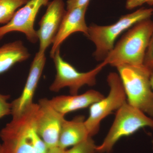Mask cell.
I'll use <instances>...</instances> for the list:
<instances>
[{
  "label": "cell",
  "instance_id": "obj_16",
  "mask_svg": "<svg viewBox=\"0 0 153 153\" xmlns=\"http://www.w3.org/2000/svg\"><path fill=\"white\" fill-rule=\"evenodd\" d=\"M30 0H0V24L6 25L19 8Z\"/></svg>",
  "mask_w": 153,
  "mask_h": 153
},
{
  "label": "cell",
  "instance_id": "obj_14",
  "mask_svg": "<svg viewBox=\"0 0 153 153\" xmlns=\"http://www.w3.org/2000/svg\"><path fill=\"white\" fill-rule=\"evenodd\" d=\"M83 116L75 117L71 120L63 121L60 131L58 146L64 149L73 146L90 137Z\"/></svg>",
  "mask_w": 153,
  "mask_h": 153
},
{
  "label": "cell",
  "instance_id": "obj_20",
  "mask_svg": "<svg viewBox=\"0 0 153 153\" xmlns=\"http://www.w3.org/2000/svg\"><path fill=\"white\" fill-rule=\"evenodd\" d=\"M153 63V31L151 36L149 44L146 52L144 64L146 65Z\"/></svg>",
  "mask_w": 153,
  "mask_h": 153
},
{
  "label": "cell",
  "instance_id": "obj_8",
  "mask_svg": "<svg viewBox=\"0 0 153 153\" xmlns=\"http://www.w3.org/2000/svg\"><path fill=\"white\" fill-rule=\"evenodd\" d=\"M50 0H30L18 10L7 23L0 27V41L8 33L21 32L28 41L35 44L38 41L37 31L34 28L36 17L41 7L48 5Z\"/></svg>",
  "mask_w": 153,
  "mask_h": 153
},
{
  "label": "cell",
  "instance_id": "obj_6",
  "mask_svg": "<svg viewBox=\"0 0 153 153\" xmlns=\"http://www.w3.org/2000/svg\"><path fill=\"white\" fill-rule=\"evenodd\" d=\"M56 68L54 81L49 87L53 92H58L63 88H69L71 95H76L82 86H93L96 83V77L102 68L107 65L104 61L90 71L81 72L71 64L63 60L60 55V48L57 49L52 57Z\"/></svg>",
  "mask_w": 153,
  "mask_h": 153
},
{
  "label": "cell",
  "instance_id": "obj_4",
  "mask_svg": "<svg viewBox=\"0 0 153 153\" xmlns=\"http://www.w3.org/2000/svg\"><path fill=\"white\" fill-rule=\"evenodd\" d=\"M153 15V8L142 7L122 16L112 25L100 26L92 24L88 26L87 37L95 45L93 55L96 60L103 61L112 51L116 40L121 34L138 22L151 19Z\"/></svg>",
  "mask_w": 153,
  "mask_h": 153
},
{
  "label": "cell",
  "instance_id": "obj_13",
  "mask_svg": "<svg viewBox=\"0 0 153 153\" xmlns=\"http://www.w3.org/2000/svg\"><path fill=\"white\" fill-rule=\"evenodd\" d=\"M104 97L99 91L90 90L80 95L58 96L50 100V102L56 111L65 115L71 111L90 106Z\"/></svg>",
  "mask_w": 153,
  "mask_h": 153
},
{
  "label": "cell",
  "instance_id": "obj_17",
  "mask_svg": "<svg viewBox=\"0 0 153 153\" xmlns=\"http://www.w3.org/2000/svg\"><path fill=\"white\" fill-rule=\"evenodd\" d=\"M94 141L92 137L72 146L70 150H66L65 153H96Z\"/></svg>",
  "mask_w": 153,
  "mask_h": 153
},
{
  "label": "cell",
  "instance_id": "obj_18",
  "mask_svg": "<svg viewBox=\"0 0 153 153\" xmlns=\"http://www.w3.org/2000/svg\"><path fill=\"white\" fill-rule=\"evenodd\" d=\"M10 97L0 93V119L12 114V104L8 102Z\"/></svg>",
  "mask_w": 153,
  "mask_h": 153
},
{
  "label": "cell",
  "instance_id": "obj_2",
  "mask_svg": "<svg viewBox=\"0 0 153 153\" xmlns=\"http://www.w3.org/2000/svg\"><path fill=\"white\" fill-rule=\"evenodd\" d=\"M153 31L151 19L138 22L130 28L103 61L117 67L122 65L144 64L146 52Z\"/></svg>",
  "mask_w": 153,
  "mask_h": 153
},
{
  "label": "cell",
  "instance_id": "obj_21",
  "mask_svg": "<svg viewBox=\"0 0 153 153\" xmlns=\"http://www.w3.org/2000/svg\"><path fill=\"white\" fill-rule=\"evenodd\" d=\"M90 0H67L66 10L89 4Z\"/></svg>",
  "mask_w": 153,
  "mask_h": 153
},
{
  "label": "cell",
  "instance_id": "obj_3",
  "mask_svg": "<svg viewBox=\"0 0 153 153\" xmlns=\"http://www.w3.org/2000/svg\"><path fill=\"white\" fill-rule=\"evenodd\" d=\"M116 68L128 103L153 117V90L147 66L144 64L122 65Z\"/></svg>",
  "mask_w": 153,
  "mask_h": 153
},
{
  "label": "cell",
  "instance_id": "obj_1",
  "mask_svg": "<svg viewBox=\"0 0 153 153\" xmlns=\"http://www.w3.org/2000/svg\"><path fill=\"white\" fill-rule=\"evenodd\" d=\"M39 105L33 103L23 114L13 117L0 131L2 153H47L36 122Z\"/></svg>",
  "mask_w": 153,
  "mask_h": 153
},
{
  "label": "cell",
  "instance_id": "obj_5",
  "mask_svg": "<svg viewBox=\"0 0 153 153\" xmlns=\"http://www.w3.org/2000/svg\"><path fill=\"white\" fill-rule=\"evenodd\" d=\"M153 129V119L126 102L118 109L109 132L101 145L97 146L96 153H109L122 137L132 134L143 128Z\"/></svg>",
  "mask_w": 153,
  "mask_h": 153
},
{
  "label": "cell",
  "instance_id": "obj_12",
  "mask_svg": "<svg viewBox=\"0 0 153 153\" xmlns=\"http://www.w3.org/2000/svg\"><path fill=\"white\" fill-rule=\"evenodd\" d=\"M88 5L66 10L50 52L52 58L55 52L69 36L76 32L83 33L86 37L88 27L85 22V14Z\"/></svg>",
  "mask_w": 153,
  "mask_h": 153
},
{
  "label": "cell",
  "instance_id": "obj_22",
  "mask_svg": "<svg viewBox=\"0 0 153 153\" xmlns=\"http://www.w3.org/2000/svg\"><path fill=\"white\" fill-rule=\"evenodd\" d=\"M66 149H64L57 146L55 147L48 149L47 153H65Z\"/></svg>",
  "mask_w": 153,
  "mask_h": 153
},
{
  "label": "cell",
  "instance_id": "obj_9",
  "mask_svg": "<svg viewBox=\"0 0 153 153\" xmlns=\"http://www.w3.org/2000/svg\"><path fill=\"white\" fill-rule=\"evenodd\" d=\"M38 104L36 122L37 132L48 149L57 146L65 115L54 108L50 100L41 99Z\"/></svg>",
  "mask_w": 153,
  "mask_h": 153
},
{
  "label": "cell",
  "instance_id": "obj_11",
  "mask_svg": "<svg viewBox=\"0 0 153 153\" xmlns=\"http://www.w3.org/2000/svg\"><path fill=\"white\" fill-rule=\"evenodd\" d=\"M46 62L45 53L37 52L31 63L27 79L22 94L11 102L13 117L23 114L34 103L33 97Z\"/></svg>",
  "mask_w": 153,
  "mask_h": 153
},
{
  "label": "cell",
  "instance_id": "obj_24",
  "mask_svg": "<svg viewBox=\"0 0 153 153\" xmlns=\"http://www.w3.org/2000/svg\"><path fill=\"white\" fill-rule=\"evenodd\" d=\"M0 153H2L1 146V144H0Z\"/></svg>",
  "mask_w": 153,
  "mask_h": 153
},
{
  "label": "cell",
  "instance_id": "obj_7",
  "mask_svg": "<svg viewBox=\"0 0 153 153\" xmlns=\"http://www.w3.org/2000/svg\"><path fill=\"white\" fill-rule=\"evenodd\" d=\"M110 87L107 96L91 105L89 115L85 124L90 137L94 135L99 130L100 122L114 111L117 110L127 102L126 96L119 75L111 72L107 77Z\"/></svg>",
  "mask_w": 153,
  "mask_h": 153
},
{
  "label": "cell",
  "instance_id": "obj_15",
  "mask_svg": "<svg viewBox=\"0 0 153 153\" xmlns=\"http://www.w3.org/2000/svg\"><path fill=\"white\" fill-rule=\"evenodd\" d=\"M30 56L28 49L21 40L4 44L0 47V74L16 63L27 60Z\"/></svg>",
  "mask_w": 153,
  "mask_h": 153
},
{
  "label": "cell",
  "instance_id": "obj_19",
  "mask_svg": "<svg viewBox=\"0 0 153 153\" xmlns=\"http://www.w3.org/2000/svg\"><path fill=\"white\" fill-rule=\"evenodd\" d=\"M145 4L152 6L153 0H127L126 7L127 10H131Z\"/></svg>",
  "mask_w": 153,
  "mask_h": 153
},
{
  "label": "cell",
  "instance_id": "obj_10",
  "mask_svg": "<svg viewBox=\"0 0 153 153\" xmlns=\"http://www.w3.org/2000/svg\"><path fill=\"white\" fill-rule=\"evenodd\" d=\"M66 12L63 0L49 2L46 13L39 22L40 27L37 31L40 42L38 52L45 53L53 44Z\"/></svg>",
  "mask_w": 153,
  "mask_h": 153
},
{
  "label": "cell",
  "instance_id": "obj_23",
  "mask_svg": "<svg viewBox=\"0 0 153 153\" xmlns=\"http://www.w3.org/2000/svg\"><path fill=\"white\" fill-rule=\"evenodd\" d=\"M146 66H147L149 70L151 86L153 90V63H151Z\"/></svg>",
  "mask_w": 153,
  "mask_h": 153
}]
</instances>
